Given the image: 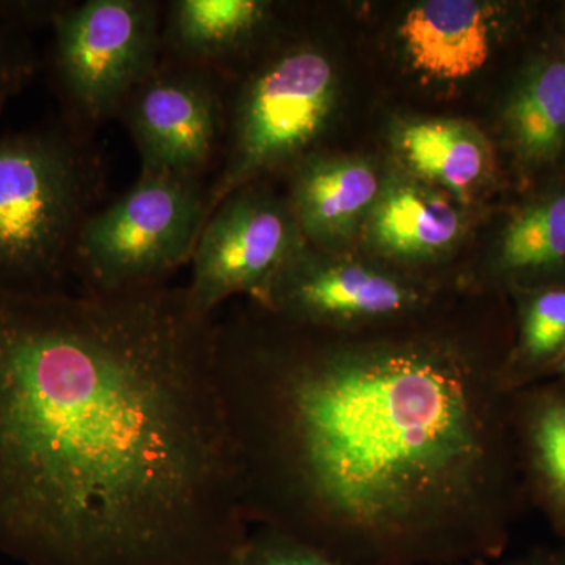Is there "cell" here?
Segmentation results:
<instances>
[{
  "mask_svg": "<svg viewBox=\"0 0 565 565\" xmlns=\"http://www.w3.org/2000/svg\"><path fill=\"white\" fill-rule=\"evenodd\" d=\"M288 200L262 185L237 189L204 222L188 288L193 305L214 316L236 294L259 302L278 274L307 247Z\"/></svg>",
  "mask_w": 565,
  "mask_h": 565,
  "instance_id": "cell-7",
  "label": "cell"
},
{
  "mask_svg": "<svg viewBox=\"0 0 565 565\" xmlns=\"http://www.w3.org/2000/svg\"><path fill=\"white\" fill-rule=\"evenodd\" d=\"M118 118L136 143L141 172L203 180L225 143L221 73L161 61Z\"/></svg>",
  "mask_w": 565,
  "mask_h": 565,
  "instance_id": "cell-9",
  "label": "cell"
},
{
  "mask_svg": "<svg viewBox=\"0 0 565 565\" xmlns=\"http://www.w3.org/2000/svg\"><path fill=\"white\" fill-rule=\"evenodd\" d=\"M273 13L263 0H172L163 7L161 61L221 73L266 35Z\"/></svg>",
  "mask_w": 565,
  "mask_h": 565,
  "instance_id": "cell-13",
  "label": "cell"
},
{
  "mask_svg": "<svg viewBox=\"0 0 565 565\" xmlns=\"http://www.w3.org/2000/svg\"><path fill=\"white\" fill-rule=\"evenodd\" d=\"M102 188L99 159L74 134L0 136V286L65 291L77 234Z\"/></svg>",
  "mask_w": 565,
  "mask_h": 565,
  "instance_id": "cell-3",
  "label": "cell"
},
{
  "mask_svg": "<svg viewBox=\"0 0 565 565\" xmlns=\"http://www.w3.org/2000/svg\"><path fill=\"white\" fill-rule=\"evenodd\" d=\"M394 148L412 177L467 202L489 181L493 152L484 134L456 118H412L394 129Z\"/></svg>",
  "mask_w": 565,
  "mask_h": 565,
  "instance_id": "cell-14",
  "label": "cell"
},
{
  "mask_svg": "<svg viewBox=\"0 0 565 565\" xmlns=\"http://www.w3.org/2000/svg\"><path fill=\"white\" fill-rule=\"evenodd\" d=\"M500 9L479 0H424L405 11V61L423 79L460 82L484 68L500 32Z\"/></svg>",
  "mask_w": 565,
  "mask_h": 565,
  "instance_id": "cell-11",
  "label": "cell"
},
{
  "mask_svg": "<svg viewBox=\"0 0 565 565\" xmlns=\"http://www.w3.org/2000/svg\"><path fill=\"white\" fill-rule=\"evenodd\" d=\"M563 370L565 371V348H564V362H563Z\"/></svg>",
  "mask_w": 565,
  "mask_h": 565,
  "instance_id": "cell-22",
  "label": "cell"
},
{
  "mask_svg": "<svg viewBox=\"0 0 565 565\" xmlns=\"http://www.w3.org/2000/svg\"><path fill=\"white\" fill-rule=\"evenodd\" d=\"M565 348V289L535 292L525 305L520 351L531 363L552 359Z\"/></svg>",
  "mask_w": 565,
  "mask_h": 565,
  "instance_id": "cell-18",
  "label": "cell"
},
{
  "mask_svg": "<svg viewBox=\"0 0 565 565\" xmlns=\"http://www.w3.org/2000/svg\"><path fill=\"white\" fill-rule=\"evenodd\" d=\"M206 218L203 180L141 172L120 199L82 223L71 273L84 292L158 288L192 262Z\"/></svg>",
  "mask_w": 565,
  "mask_h": 565,
  "instance_id": "cell-5",
  "label": "cell"
},
{
  "mask_svg": "<svg viewBox=\"0 0 565 565\" xmlns=\"http://www.w3.org/2000/svg\"><path fill=\"white\" fill-rule=\"evenodd\" d=\"M255 305L215 327L248 523L349 565L498 555V386L441 341L333 340Z\"/></svg>",
  "mask_w": 565,
  "mask_h": 565,
  "instance_id": "cell-2",
  "label": "cell"
},
{
  "mask_svg": "<svg viewBox=\"0 0 565 565\" xmlns=\"http://www.w3.org/2000/svg\"><path fill=\"white\" fill-rule=\"evenodd\" d=\"M32 46L13 22L0 18V114L35 74Z\"/></svg>",
  "mask_w": 565,
  "mask_h": 565,
  "instance_id": "cell-20",
  "label": "cell"
},
{
  "mask_svg": "<svg viewBox=\"0 0 565 565\" xmlns=\"http://www.w3.org/2000/svg\"><path fill=\"white\" fill-rule=\"evenodd\" d=\"M530 448L542 490L565 519V399L546 401L534 412Z\"/></svg>",
  "mask_w": 565,
  "mask_h": 565,
  "instance_id": "cell-17",
  "label": "cell"
},
{
  "mask_svg": "<svg viewBox=\"0 0 565 565\" xmlns=\"http://www.w3.org/2000/svg\"><path fill=\"white\" fill-rule=\"evenodd\" d=\"M467 225L463 203L408 173L385 178L362 233L375 255L419 264L448 255Z\"/></svg>",
  "mask_w": 565,
  "mask_h": 565,
  "instance_id": "cell-12",
  "label": "cell"
},
{
  "mask_svg": "<svg viewBox=\"0 0 565 565\" xmlns=\"http://www.w3.org/2000/svg\"><path fill=\"white\" fill-rule=\"evenodd\" d=\"M512 565H565V557L555 555H537L527 557V559L520 561V563Z\"/></svg>",
  "mask_w": 565,
  "mask_h": 565,
  "instance_id": "cell-21",
  "label": "cell"
},
{
  "mask_svg": "<svg viewBox=\"0 0 565 565\" xmlns=\"http://www.w3.org/2000/svg\"><path fill=\"white\" fill-rule=\"evenodd\" d=\"M427 302L426 286L385 264L307 245L253 303L297 326L343 332L405 318Z\"/></svg>",
  "mask_w": 565,
  "mask_h": 565,
  "instance_id": "cell-8",
  "label": "cell"
},
{
  "mask_svg": "<svg viewBox=\"0 0 565 565\" xmlns=\"http://www.w3.org/2000/svg\"><path fill=\"white\" fill-rule=\"evenodd\" d=\"M338 96L337 66L315 44L274 52L252 71L226 118L225 158L207 188V217L237 189L313 152L333 120Z\"/></svg>",
  "mask_w": 565,
  "mask_h": 565,
  "instance_id": "cell-4",
  "label": "cell"
},
{
  "mask_svg": "<svg viewBox=\"0 0 565 565\" xmlns=\"http://www.w3.org/2000/svg\"><path fill=\"white\" fill-rule=\"evenodd\" d=\"M288 203L305 241L323 252H348L362 233L385 178L373 161L313 151L291 167Z\"/></svg>",
  "mask_w": 565,
  "mask_h": 565,
  "instance_id": "cell-10",
  "label": "cell"
},
{
  "mask_svg": "<svg viewBox=\"0 0 565 565\" xmlns=\"http://www.w3.org/2000/svg\"><path fill=\"white\" fill-rule=\"evenodd\" d=\"M228 565H349L270 527L248 534Z\"/></svg>",
  "mask_w": 565,
  "mask_h": 565,
  "instance_id": "cell-19",
  "label": "cell"
},
{
  "mask_svg": "<svg viewBox=\"0 0 565 565\" xmlns=\"http://www.w3.org/2000/svg\"><path fill=\"white\" fill-rule=\"evenodd\" d=\"M163 7L154 0L58 3L51 18L54 73L84 122L118 117L162 58Z\"/></svg>",
  "mask_w": 565,
  "mask_h": 565,
  "instance_id": "cell-6",
  "label": "cell"
},
{
  "mask_svg": "<svg viewBox=\"0 0 565 565\" xmlns=\"http://www.w3.org/2000/svg\"><path fill=\"white\" fill-rule=\"evenodd\" d=\"M505 136L520 161L548 166L565 152V58L546 55L516 77L503 106Z\"/></svg>",
  "mask_w": 565,
  "mask_h": 565,
  "instance_id": "cell-15",
  "label": "cell"
},
{
  "mask_svg": "<svg viewBox=\"0 0 565 565\" xmlns=\"http://www.w3.org/2000/svg\"><path fill=\"white\" fill-rule=\"evenodd\" d=\"M494 266L515 281L565 274V184L535 196L505 223Z\"/></svg>",
  "mask_w": 565,
  "mask_h": 565,
  "instance_id": "cell-16",
  "label": "cell"
},
{
  "mask_svg": "<svg viewBox=\"0 0 565 565\" xmlns=\"http://www.w3.org/2000/svg\"><path fill=\"white\" fill-rule=\"evenodd\" d=\"M188 288L0 286V553L24 565H228L248 535Z\"/></svg>",
  "mask_w": 565,
  "mask_h": 565,
  "instance_id": "cell-1",
  "label": "cell"
}]
</instances>
